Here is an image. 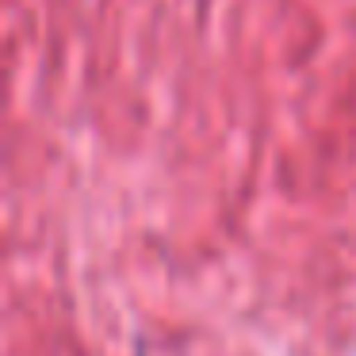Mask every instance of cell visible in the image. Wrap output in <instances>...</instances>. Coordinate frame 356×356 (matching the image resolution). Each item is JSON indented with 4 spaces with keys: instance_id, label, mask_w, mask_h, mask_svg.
Here are the masks:
<instances>
[]
</instances>
